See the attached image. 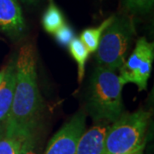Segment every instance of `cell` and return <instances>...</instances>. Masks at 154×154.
Instances as JSON below:
<instances>
[{"label": "cell", "mask_w": 154, "mask_h": 154, "mask_svg": "<svg viewBox=\"0 0 154 154\" xmlns=\"http://www.w3.org/2000/svg\"><path fill=\"white\" fill-rule=\"evenodd\" d=\"M69 51L78 64V80L81 82L85 75V63L88 60L89 51L79 38H74L69 44Z\"/></svg>", "instance_id": "cell-12"}, {"label": "cell", "mask_w": 154, "mask_h": 154, "mask_svg": "<svg viewBox=\"0 0 154 154\" xmlns=\"http://www.w3.org/2000/svg\"><path fill=\"white\" fill-rule=\"evenodd\" d=\"M151 114L140 110L121 116L109 127L101 154H131L145 146V134Z\"/></svg>", "instance_id": "cell-3"}, {"label": "cell", "mask_w": 154, "mask_h": 154, "mask_svg": "<svg viewBox=\"0 0 154 154\" xmlns=\"http://www.w3.org/2000/svg\"><path fill=\"white\" fill-rule=\"evenodd\" d=\"M143 152V149H141V150H139V151H136V152H133L131 154H142Z\"/></svg>", "instance_id": "cell-18"}, {"label": "cell", "mask_w": 154, "mask_h": 154, "mask_svg": "<svg viewBox=\"0 0 154 154\" xmlns=\"http://www.w3.org/2000/svg\"><path fill=\"white\" fill-rule=\"evenodd\" d=\"M123 84L115 71L98 66L91 79L88 108L95 121L115 122L122 116Z\"/></svg>", "instance_id": "cell-2"}, {"label": "cell", "mask_w": 154, "mask_h": 154, "mask_svg": "<svg viewBox=\"0 0 154 154\" xmlns=\"http://www.w3.org/2000/svg\"><path fill=\"white\" fill-rule=\"evenodd\" d=\"M64 24L65 22L62 12L52 0H51L49 6L42 17L43 28L47 33L54 34Z\"/></svg>", "instance_id": "cell-11"}, {"label": "cell", "mask_w": 154, "mask_h": 154, "mask_svg": "<svg viewBox=\"0 0 154 154\" xmlns=\"http://www.w3.org/2000/svg\"><path fill=\"white\" fill-rule=\"evenodd\" d=\"M40 110L35 50L31 44L24 45L17 58L14 96L5 134L24 139L33 137Z\"/></svg>", "instance_id": "cell-1"}, {"label": "cell", "mask_w": 154, "mask_h": 154, "mask_svg": "<svg viewBox=\"0 0 154 154\" xmlns=\"http://www.w3.org/2000/svg\"><path fill=\"white\" fill-rule=\"evenodd\" d=\"M33 138L28 139L24 143L22 144V148L18 154H36L34 152V140Z\"/></svg>", "instance_id": "cell-16"}, {"label": "cell", "mask_w": 154, "mask_h": 154, "mask_svg": "<svg viewBox=\"0 0 154 154\" xmlns=\"http://www.w3.org/2000/svg\"><path fill=\"white\" fill-rule=\"evenodd\" d=\"M153 57V43L148 42L145 37L139 38L131 55L120 67L118 76L122 83H134L140 91L145 90L151 75Z\"/></svg>", "instance_id": "cell-5"}, {"label": "cell", "mask_w": 154, "mask_h": 154, "mask_svg": "<svg viewBox=\"0 0 154 154\" xmlns=\"http://www.w3.org/2000/svg\"><path fill=\"white\" fill-rule=\"evenodd\" d=\"M135 29L133 21L127 16L115 17L104 31L96 50L99 66L116 71L124 63Z\"/></svg>", "instance_id": "cell-4"}, {"label": "cell", "mask_w": 154, "mask_h": 154, "mask_svg": "<svg viewBox=\"0 0 154 154\" xmlns=\"http://www.w3.org/2000/svg\"><path fill=\"white\" fill-rule=\"evenodd\" d=\"M28 139L4 134V135L0 137V154H18L22 144Z\"/></svg>", "instance_id": "cell-13"}, {"label": "cell", "mask_w": 154, "mask_h": 154, "mask_svg": "<svg viewBox=\"0 0 154 154\" xmlns=\"http://www.w3.org/2000/svg\"><path fill=\"white\" fill-rule=\"evenodd\" d=\"M23 2H25V3H33V2H35L36 0H22Z\"/></svg>", "instance_id": "cell-19"}, {"label": "cell", "mask_w": 154, "mask_h": 154, "mask_svg": "<svg viewBox=\"0 0 154 154\" xmlns=\"http://www.w3.org/2000/svg\"><path fill=\"white\" fill-rule=\"evenodd\" d=\"M114 17H115L114 16L109 17L102 22L99 27L85 29L82 33L80 39L82 40L83 44L85 45V46L87 47L89 52L96 51L102 34L107 28V27L114 20Z\"/></svg>", "instance_id": "cell-10"}, {"label": "cell", "mask_w": 154, "mask_h": 154, "mask_svg": "<svg viewBox=\"0 0 154 154\" xmlns=\"http://www.w3.org/2000/svg\"><path fill=\"white\" fill-rule=\"evenodd\" d=\"M17 73V59L11 60L5 69V77L0 85V137L5 134V126L11 110L14 96Z\"/></svg>", "instance_id": "cell-8"}, {"label": "cell", "mask_w": 154, "mask_h": 154, "mask_svg": "<svg viewBox=\"0 0 154 154\" xmlns=\"http://www.w3.org/2000/svg\"><path fill=\"white\" fill-rule=\"evenodd\" d=\"M127 10L135 14H145L152 10L154 0H122Z\"/></svg>", "instance_id": "cell-14"}, {"label": "cell", "mask_w": 154, "mask_h": 154, "mask_svg": "<svg viewBox=\"0 0 154 154\" xmlns=\"http://www.w3.org/2000/svg\"><path fill=\"white\" fill-rule=\"evenodd\" d=\"M4 77H5V70H3V71H0V85H1V83L3 82Z\"/></svg>", "instance_id": "cell-17"}, {"label": "cell", "mask_w": 154, "mask_h": 154, "mask_svg": "<svg viewBox=\"0 0 154 154\" xmlns=\"http://www.w3.org/2000/svg\"><path fill=\"white\" fill-rule=\"evenodd\" d=\"M109 127L103 123L96 124L83 133L75 154H101Z\"/></svg>", "instance_id": "cell-9"}, {"label": "cell", "mask_w": 154, "mask_h": 154, "mask_svg": "<svg viewBox=\"0 0 154 154\" xmlns=\"http://www.w3.org/2000/svg\"><path fill=\"white\" fill-rule=\"evenodd\" d=\"M85 114H75L50 140L45 154L75 153L78 142L85 132Z\"/></svg>", "instance_id": "cell-6"}, {"label": "cell", "mask_w": 154, "mask_h": 154, "mask_svg": "<svg viewBox=\"0 0 154 154\" xmlns=\"http://www.w3.org/2000/svg\"><path fill=\"white\" fill-rule=\"evenodd\" d=\"M56 40L63 46H67L69 45V44L71 42V40L74 37V32L72 30V28L68 26L67 24H64L55 33Z\"/></svg>", "instance_id": "cell-15"}, {"label": "cell", "mask_w": 154, "mask_h": 154, "mask_svg": "<svg viewBox=\"0 0 154 154\" xmlns=\"http://www.w3.org/2000/svg\"><path fill=\"white\" fill-rule=\"evenodd\" d=\"M26 28L17 0H0V30L11 37L21 36Z\"/></svg>", "instance_id": "cell-7"}]
</instances>
